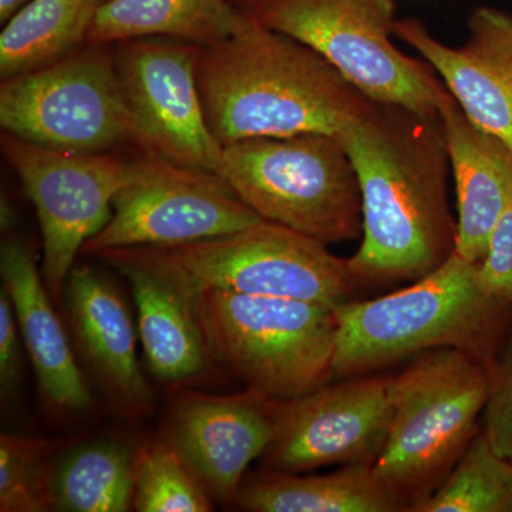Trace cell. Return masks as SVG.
<instances>
[{
  "instance_id": "6da1fadb",
  "label": "cell",
  "mask_w": 512,
  "mask_h": 512,
  "mask_svg": "<svg viewBox=\"0 0 512 512\" xmlns=\"http://www.w3.org/2000/svg\"><path fill=\"white\" fill-rule=\"evenodd\" d=\"M362 194V244L348 259L362 284L414 282L456 252L450 167L439 114L370 104L338 136Z\"/></svg>"
},
{
  "instance_id": "7a4b0ae2",
  "label": "cell",
  "mask_w": 512,
  "mask_h": 512,
  "mask_svg": "<svg viewBox=\"0 0 512 512\" xmlns=\"http://www.w3.org/2000/svg\"><path fill=\"white\" fill-rule=\"evenodd\" d=\"M197 77L222 147L249 138L338 137L373 103L312 47L266 28L247 10L234 35L202 47Z\"/></svg>"
},
{
  "instance_id": "3957f363",
  "label": "cell",
  "mask_w": 512,
  "mask_h": 512,
  "mask_svg": "<svg viewBox=\"0 0 512 512\" xmlns=\"http://www.w3.org/2000/svg\"><path fill=\"white\" fill-rule=\"evenodd\" d=\"M510 312L485 291L478 264L454 252L400 291L336 308L335 379L372 375L437 349L463 350L493 362Z\"/></svg>"
},
{
  "instance_id": "277c9868",
  "label": "cell",
  "mask_w": 512,
  "mask_h": 512,
  "mask_svg": "<svg viewBox=\"0 0 512 512\" xmlns=\"http://www.w3.org/2000/svg\"><path fill=\"white\" fill-rule=\"evenodd\" d=\"M192 292L212 357L248 392L281 402L335 379V306L215 289Z\"/></svg>"
},
{
  "instance_id": "5b68a950",
  "label": "cell",
  "mask_w": 512,
  "mask_h": 512,
  "mask_svg": "<svg viewBox=\"0 0 512 512\" xmlns=\"http://www.w3.org/2000/svg\"><path fill=\"white\" fill-rule=\"evenodd\" d=\"M490 365L458 349L421 353L393 375V416L377 477L412 510L429 497L477 436Z\"/></svg>"
},
{
  "instance_id": "8992f818",
  "label": "cell",
  "mask_w": 512,
  "mask_h": 512,
  "mask_svg": "<svg viewBox=\"0 0 512 512\" xmlns=\"http://www.w3.org/2000/svg\"><path fill=\"white\" fill-rule=\"evenodd\" d=\"M217 175L262 220L328 245L362 235L359 181L336 136L309 133L238 141L222 148Z\"/></svg>"
},
{
  "instance_id": "52a82bcc",
  "label": "cell",
  "mask_w": 512,
  "mask_h": 512,
  "mask_svg": "<svg viewBox=\"0 0 512 512\" xmlns=\"http://www.w3.org/2000/svg\"><path fill=\"white\" fill-rule=\"evenodd\" d=\"M247 12L312 47L373 103L439 114L447 87L390 40L393 0H262Z\"/></svg>"
},
{
  "instance_id": "ba28073f",
  "label": "cell",
  "mask_w": 512,
  "mask_h": 512,
  "mask_svg": "<svg viewBox=\"0 0 512 512\" xmlns=\"http://www.w3.org/2000/svg\"><path fill=\"white\" fill-rule=\"evenodd\" d=\"M0 126L36 146L77 154L137 144L116 57L84 45L42 69L2 80Z\"/></svg>"
},
{
  "instance_id": "9c48e42d",
  "label": "cell",
  "mask_w": 512,
  "mask_h": 512,
  "mask_svg": "<svg viewBox=\"0 0 512 512\" xmlns=\"http://www.w3.org/2000/svg\"><path fill=\"white\" fill-rule=\"evenodd\" d=\"M156 248L192 291L215 289L325 303L350 301L356 281L348 259L295 229L261 220L224 237Z\"/></svg>"
},
{
  "instance_id": "30bf717a",
  "label": "cell",
  "mask_w": 512,
  "mask_h": 512,
  "mask_svg": "<svg viewBox=\"0 0 512 512\" xmlns=\"http://www.w3.org/2000/svg\"><path fill=\"white\" fill-rule=\"evenodd\" d=\"M220 175L171 163L153 153L131 160L109 224L84 254L130 247H177L234 234L261 221Z\"/></svg>"
},
{
  "instance_id": "8fae6325",
  "label": "cell",
  "mask_w": 512,
  "mask_h": 512,
  "mask_svg": "<svg viewBox=\"0 0 512 512\" xmlns=\"http://www.w3.org/2000/svg\"><path fill=\"white\" fill-rule=\"evenodd\" d=\"M2 153L35 205L43 239V281L59 299L74 259L109 224L131 174L116 153L77 154L36 146L3 131Z\"/></svg>"
},
{
  "instance_id": "7c38bea8",
  "label": "cell",
  "mask_w": 512,
  "mask_h": 512,
  "mask_svg": "<svg viewBox=\"0 0 512 512\" xmlns=\"http://www.w3.org/2000/svg\"><path fill=\"white\" fill-rule=\"evenodd\" d=\"M202 47L164 37L117 43V73L137 144L178 165L218 174L222 147L205 117L197 64Z\"/></svg>"
},
{
  "instance_id": "4fadbf2b",
  "label": "cell",
  "mask_w": 512,
  "mask_h": 512,
  "mask_svg": "<svg viewBox=\"0 0 512 512\" xmlns=\"http://www.w3.org/2000/svg\"><path fill=\"white\" fill-rule=\"evenodd\" d=\"M393 416V375L346 377L301 397L274 400V434L262 466L308 473L375 466Z\"/></svg>"
},
{
  "instance_id": "5bb4252c",
  "label": "cell",
  "mask_w": 512,
  "mask_h": 512,
  "mask_svg": "<svg viewBox=\"0 0 512 512\" xmlns=\"http://www.w3.org/2000/svg\"><path fill=\"white\" fill-rule=\"evenodd\" d=\"M274 434V400L241 394L184 393L165 423L164 441L177 451L212 500L234 503L248 467Z\"/></svg>"
},
{
  "instance_id": "9a60e30c",
  "label": "cell",
  "mask_w": 512,
  "mask_h": 512,
  "mask_svg": "<svg viewBox=\"0 0 512 512\" xmlns=\"http://www.w3.org/2000/svg\"><path fill=\"white\" fill-rule=\"evenodd\" d=\"M96 256L130 282L151 372L173 386L204 376L215 360L195 311L194 292L180 271L153 247L107 249Z\"/></svg>"
},
{
  "instance_id": "2e32d148",
  "label": "cell",
  "mask_w": 512,
  "mask_h": 512,
  "mask_svg": "<svg viewBox=\"0 0 512 512\" xmlns=\"http://www.w3.org/2000/svg\"><path fill=\"white\" fill-rule=\"evenodd\" d=\"M468 32L466 45L450 47L416 19L396 20L393 30L440 74L468 119L512 151V15L478 8Z\"/></svg>"
},
{
  "instance_id": "e0dca14e",
  "label": "cell",
  "mask_w": 512,
  "mask_h": 512,
  "mask_svg": "<svg viewBox=\"0 0 512 512\" xmlns=\"http://www.w3.org/2000/svg\"><path fill=\"white\" fill-rule=\"evenodd\" d=\"M439 116L456 184V254L480 264L495 224L512 202V151L468 119L448 89Z\"/></svg>"
},
{
  "instance_id": "ac0fdd59",
  "label": "cell",
  "mask_w": 512,
  "mask_h": 512,
  "mask_svg": "<svg viewBox=\"0 0 512 512\" xmlns=\"http://www.w3.org/2000/svg\"><path fill=\"white\" fill-rule=\"evenodd\" d=\"M0 271L46 402L66 413L87 412L92 393L53 311L35 252L18 238L5 239Z\"/></svg>"
},
{
  "instance_id": "d6986e66",
  "label": "cell",
  "mask_w": 512,
  "mask_h": 512,
  "mask_svg": "<svg viewBox=\"0 0 512 512\" xmlns=\"http://www.w3.org/2000/svg\"><path fill=\"white\" fill-rule=\"evenodd\" d=\"M64 289L77 343L101 386L121 409L144 413L150 387L141 375L136 330L119 292L87 266L73 268Z\"/></svg>"
},
{
  "instance_id": "ffe728a7",
  "label": "cell",
  "mask_w": 512,
  "mask_h": 512,
  "mask_svg": "<svg viewBox=\"0 0 512 512\" xmlns=\"http://www.w3.org/2000/svg\"><path fill=\"white\" fill-rule=\"evenodd\" d=\"M234 503L251 512L406 511L370 464L343 466L329 474L264 467L245 477Z\"/></svg>"
},
{
  "instance_id": "44dd1931",
  "label": "cell",
  "mask_w": 512,
  "mask_h": 512,
  "mask_svg": "<svg viewBox=\"0 0 512 512\" xmlns=\"http://www.w3.org/2000/svg\"><path fill=\"white\" fill-rule=\"evenodd\" d=\"M244 10L228 0H104L86 45L110 46L141 37H170L200 47L234 35Z\"/></svg>"
},
{
  "instance_id": "7402d4cb",
  "label": "cell",
  "mask_w": 512,
  "mask_h": 512,
  "mask_svg": "<svg viewBox=\"0 0 512 512\" xmlns=\"http://www.w3.org/2000/svg\"><path fill=\"white\" fill-rule=\"evenodd\" d=\"M103 0H30L3 25L0 76L12 79L59 62L86 45Z\"/></svg>"
},
{
  "instance_id": "603a6c76",
  "label": "cell",
  "mask_w": 512,
  "mask_h": 512,
  "mask_svg": "<svg viewBox=\"0 0 512 512\" xmlns=\"http://www.w3.org/2000/svg\"><path fill=\"white\" fill-rule=\"evenodd\" d=\"M134 457L114 441H92L55 461L52 507L64 512H126L134 504Z\"/></svg>"
},
{
  "instance_id": "cb8c5ba5",
  "label": "cell",
  "mask_w": 512,
  "mask_h": 512,
  "mask_svg": "<svg viewBox=\"0 0 512 512\" xmlns=\"http://www.w3.org/2000/svg\"><path fill=\"white\" fill-rule=\"evenodd\" d=\"M409 512H512V463L480 430L443 483Z\"/></svg>"
},
{
  "instance_id": "d4e9b609",
  "label": "cell",
  "mask_w": 512,
  "mask_h": 512,
  "mask_svg": "<svg viewBox=\"0 0 512 512\" xmlns=\"http://www.w3.org/2000/svg\"><path fill=\"white\" fill-rule=\"evenodd\" d=\"M134 504L140 512H208L211 495L167 441L158 440L134 457Z\"/></svg>"
},
{
  "instance_id": "484cf974",
  "label": "cell",
  "mask_w": 512,
  "mask_h": 512,
  "mask_svg": "<svg viewBox=\"0 0 512 512\" xmlns=\"http://www.w3.org/2000/svg\"><path fill=\"white\" fill-rule=\"evenodd\" d=\"M53 444L40 439L0 436V511H52Z\"/></svg>"
},
{
  "instance_id": "4316f807",
  "label": "cell",
  "mask_w": 512,
  "mask_h": 512,
  "mask_svg": "<svg viewBox=\"0 0 512 512\" xmlns=\"http://www.w3.org/2000/svg\"><path fill=\"white\" fill-rule=\"evenodd\" d=\"M481 431L497 454L512 463V340L500 359L491 362Z\"/></svg>"
},
{
  "instance_id": "83f0119b",
  "label": "cell",
  "mask_w": 512,
  "mask_h": 512,
  "mask_svg": "<svg viewBox=\"0 0 512 512\" xmlns=\"http://www.w3.org/2000/svg\"><path fill=\"white\" fill-rule=\"evenodd\" d=\"M478 275L485 291L512 311V202L491 232Z\"/></svg>"
},
{
  "instance_id": "f1b7e54d",
  "label": "cell",
  "mask_w": 512,
  "mask_h": 512,
  "mask_svg": "<svg viewBox=\"0 0 512 512\" xmlns=\"http://www.w3.org/2000/svg\"><path fill=\"white\" fill-rule=\"evenodd\" d=\"M19 325L5 289L0 292V387L9 396L19 382Z\"/></svg>"
},
{
  "instance_id": "f546056e",
  "label": "cell",
  "mask_w": 512,
  "mask_h": 512,
  "mask_svg": "<svg viewBox=\"0 0 512 512\" xmlns=\"http://www.w3.org/2000/svg\"><path fill=\"white\" fill-rule=\"evenodd\" d=\"M29 2L30 0H0V22L2 25H5L16 12H19Z\"/></svg>"
},
{
  "instance_id": "4dcf8cb0",
  "label": "cell",
  "mask_w": 512,
  "mask_h": 512,
  "mask_svg": "<svg viewBox=\"0 0 512 512\" xmlns=\"http://www.w3.org/2000/svg\"><path fill=\"white\" fill-rule=\"evenodd\" d=\"M228 2L234 5L235 8L249 10L258 5V3H261L262 0H228Z\"/></svg>"
},
{
  "instance_id": "1f68e13d",
  "label": "cell",
  "mask_w": 512,
  "mask_h": 512,
  "mask_svg": "<svg viewBox=\"0 0 512 512\" xmlns=\"http://www.w3.org/2000/svg\"><path fill=\"white\" fill-rule=\"evenodd\" d=\"M103 2H104V0H103Z\"/></svg>"
}]
</instances>
